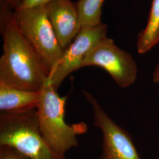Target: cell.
I'll use <instances>...</instances> for the list:
<instances>
[{"mask_svg": "<svg viewBox=\"0 0 159 159\" xmlns=\"http://www.w3.org/2000/svg\"><path fill=\"white\" fill-rule=\"evenodd\" d=\"M6 2L11 7L12 9L15 11L18 10L21 4L24 0H6Z\"/></svg>", "mask_w": 159, "mask_h": 159, "instance_id": "14", "label": "cell"}, {"mask_svg": "<svg viewBox=\"0 0 159 159\" xmlns=\"http://www.w3.org/2000/svg\"><path fill=\"white\" fill-rule=\"evenodd\" d=\"M107 25L103 23L94 27L81 28L73 41L64 50L61 60L48 77L56 90L69 74L82 68L89 52L99 41L107 37Z\"/></svg>", "mask_w": 159, "mask_h": 159, "instance_id": "7", "label": "cell"}, {"mask_svg": "<svg viewBox=\"0 0 159 159\" xmlns=\"http://www.w3.org/2000/svg\"><path fill=\"white\" fill-rule=\"evenodd\" d=\"M50 1L51 0H24L23 4L18 9L44 5Z\"/></svg>", "mask_w": 159, "mask_h": 159, "instance_id": "13", "label": "cell"}, {"mask_svg": "<svg viewBox=\"0 0 159 159\" xmlns=\"http://www.w3.org/2000/svg\"><path fill=\"white\" fill-rule=\"evenodd\" d=\"M41 93L0 83L1 113H18L37 108Z\"/></svg>", "mask_w": 159, "mask_h": 159, "instance_id": "9", "label": "cell"}, {"mask_svg": "<svg viewBox=\"0 0 159 159\" xmlns=\"http://www.w3.org/2000/svg\"><path fill=\"white\" fill-rule=\"evenodd\" d=\"M88 66L104 69L123 89L133 85L137 77V66L133 56L107 37L99 41L85 57L82 68Z\"/></svg>", "mask_w": 159, "mask_h": 159, "instance_id": "5", "label": "cell"}, {"mask_svg": "<svg viewBox=\"0 0 159 159\" xmlns=\"http://www.w3.org/2000/svg\"><path fill=\"white\" fill-rule=\"evenodd\" d=\"M0 29L3 53L0 58V83L40 92L48 75L40 57L18 29L13 10L1 0Z\"/></svg>", "mask_w": 159, "mask_h": 159, "instance_id": "1", "label": "cell"}, {"mask_svg": "<svg viewBox=\"0 0 159 159\" xmlns=\"http://www.w3.org/2000/svg\"><path fill=\"white\" fill-rule=\"evenodd\" d=\"M37 114L41 135L51 150L61 157L70 148L79 146L77 136L88 130L84 122L68 125L65 121L67 96L60 97L47 80L40 91Z\"/></svg>", "mask_w": 159, "mask_h": 159, "instance_id": "2", "label": "cell"}, {"mask_svg": "<svg viewBox=\"0 0 159 159\" xmlns=\"http://www.w3.org/2000/svg\"><path fill=\"white\" fill-rule=\"evenodd\" d=\"M0 146L14 148L30 159H66L54 153L44 140L37 108L1 113Z\"/></svg>", "mask_w": 159, "mask_h": 159, "instance_id": "3", "label": "cell"}, {"mask_svg": "<svg viewBox=\"0 0 159 159\" xmlns=\"http://www.w3.org/2000/svg\"><path fill=\"white\" fill-rule=\"evenodd\" d=\"M44 7L57 40L64 50L81 29L77 2L73 0H51Z\"/></svg>", "mask_w": 159, "mask_h": 159, "instance_id": "8", "label": "cell"}, {"mask_svg": "<svg viewBox=\"0 0 159 159\" xmlns=\"http://www.w3.org/2000/svg\"><path fill=\"white\" fill-rule=\"evenodd\" d=\"M0 159H30L14 148L0 146Z\"/></svg>", "mask_w": 159, "mask_h": 159, "instance_id": "12", "label": "cell"}, {"mask_svg": "<svg viewBox=\"0 0 159 159\" xmlns=\"http://www.w3.org/2000/svg\"><path fill=\"white\" fill-rule=\"evenodd\" d=\"M104 0H79L77 6L81 28L102 24V7Z\"/></svg>", "mask_w": 159, "mask_h": 159, "instance_id": "11", "label": "cell"}, {"mask_svg": "<svg viewBox=\"0 0 159 159\" xmlns=\"http://www.w3.org/2000/svg\"><path fill=\"white\" fill-rule=\"evenodd\" d=\"M159 43V0H152L147 24L137 37V50L146 54Z\"/></svg>", "mask_w": 159, "mask_h": 159, "instance_id": "10", "label": "cell"}, {"mask_svg": "<svg viewBox=\"0 0 159 159\" xmlns=\"http://www.w3.org/2000/svg\"><path fill=\"white\" fill-rule=\"evenodd\" d=\"M83 93L93 110L94 124L102 133L101 159H141L128 132L109 117L91 94Z\"/></svg>", "mask_w": 159, "mask_h": 159, "instance_id": "6", "label": "cell"}, {"mask_svg": "<svg viewBox=\"0 0 159 159\" xmlns=\"http://www.w3.org/2000/svg\"><path fill=\"white\" fill-rule=\"evenodd\" d=\"M152 79L154 83L159 84V64L154 70Z\"/></svg>", "mask_w": 159, "mask_h": 159, "instance_id": "15", "label": "cell"}, {"mask_svg": "<svg viewBox=\"0 0 159 159\" xmlns=\"http://www.w3.org/2000/svg\"><path fill=\"white\" fill-rule=\"evenodd\" d=\"M13 17L50 76L61 60L64 50L47 16L44 5L18 9L13 11Z\"/></svg>", "mask_w": 159, "mask_h": 159, "instance_id": "4", "label": "cell"}]
</instances>
